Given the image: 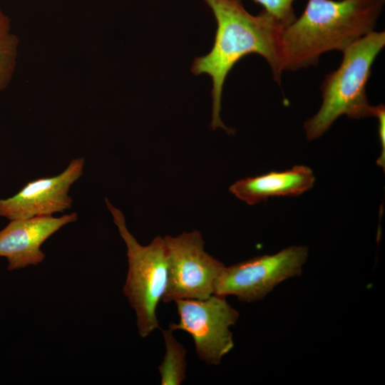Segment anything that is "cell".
<instances>
[{
    "instance_id": "obj_5",
    "label": "cell",
    "mask_w": 385,
    "mask_h": 385,
    "mask_svg": "<svg viewBox=\"0 0 385 385\" xmlns=\"http://www.w3.org/2000/svg\"><path fill=\"white\" fill-rule=\"evenodd\" d=\"M167 250V282L162 301L205 299L214 294L215 282L225 268L205 252L199 231L163 237Z\"/></svg>"
},
{
    "instance_id": "obj_4",
    "label": "cell",
    "mask_w": 385,
    "mask_h": 385,
    "mask_svg": "<svg viewBox=\"0 0 385 385\" xmlns=\"http://www.w3.org/2000/svg\"><path fill=\"white\" fill-rule=\"evenodd\" d=\"M106 205L127 247L128 270L123 292L135 310L142 337L159 328L156 309L165 292L168 258L164 239L156 236L148 245H141L129 232L123 212L108 198Z\"/></svg>"
},
{
    "instance_id": "obj_11",
    "label": "cell",
    "mask_w": 385,
    "mask_h": 385,
    "mask_svg": "<svg viewBox=\"0 0 385 385\" xmlns=\"http://www.w3.org/2000/svg\"><path fill=\"white\" fill-rule=\"evenodd\" d=\"M165 353L158 367L161 385H180L186 378V350L177 341L170 329H162Z\"/></svg>"
},
{
    "instance_id": "obj_13",
    "label": "cell",
    "mask_w": 385,
    "mask_h": 385,
    "mask_svg": "<svg viewBox=\"0 0 385 385\" xmlns=\"http://www.w3.org/2000/svg\"><path fill=\"white\" fill-rule=\"evenodd\" d=\"M263 6L264 10L274 16L282 27L292 23L297 18L293 4L295 0H253Z\"/></svg>"
},
{
    "instance_id": "obj_15",
    "label": "cell",
    "mask_w": 385,
    "mask_h": 385,
    "mask_svg": "<svg viewBox=\"0 0 385 385\" xmlns=\"http://www.w3.org/2000/svg\"><path fill=\"white\" fill-rule=\"evenodd\" d=\"M10 20L0 9V36L9 34Z\"/></svg>"
},
{
    "instance_id": "obj_14",
    "label": "cell",
    "mask_w": 385,
    "mask_h": 385,
    "mask_svg": "<svg viewBox=\"0 0 385 385\" xmlns=\"http://www.w3.org/2000/svg\"><path fill=\"white\" fill-rule=\"evenodd\" d=\"M374 117L378 120V133L381 146V153L376 160V164L384 169L385 168V106L383 103L375 106Z\"/></svg>"
},
{
    "instance_id": "obj_8",
    "label": "cell",
    "mask_w": 385,
    "mask_h": 385,
    "mask_svg": "<svg viewBox=\"0 0 385 385\" xmlns=\"http://www.w3.org/2000/svg\"><path fill=\"white\" fill-rule=\"evenodd\" d=\"M85 159H73L59 175L26 184L14 196L0 198V216L9 220L62 212L72 205L71 186L83 174Z\"/></svg>"
},
{
    "instance_id": "obj_7",
    "label": "cell",
    "mask_w": 385,
    "mask_h": 385,
    "mask_svg": "<svg viewBox=\"0 0 385 385\" xmlns=\"http://www.w3.org/2000/svg\"><path fill=\"white\" fill-rule=\"evenodd\" d=\"M180 317L171 322V331L183 330L193 339L199 359L207 364L218 365L234 347L230 328L240 314L225 297L212 294L205 299H184L174 301Z\"/></svg>"
},
{
    "instance_id": "obj_1",
    "label": "cell",
    "mask_w": 385,
    "mask_h": 385,
    "mask_svg": "<svg viewBox=\"0 0 385 385\" xmlns=\"http://www.w3.org/2000/svg\"><path fill=\"white\" fill-rule=\"evenodd\" d=\"M384 4L385 0H308L302 14L280 31L281 72L314 66L324 53L344 51L375 31Z\"/></svg>"
},
{
    "instance_id": "obj_3",
    "label": "cell",
    "mask_w": 385,
    "mask_h": 385,
    "mask_svg": "<svg viewBox=\"0 0 385 385\" xmlns=\"http://www.w3.org/2000/svg\"><path fill=\"white\" fill-rule=\"evenodd\" d=\"M384 46L385 32L374 31L342 52L340 65L325 76L320 86L319 110L303 124L308 140L321 137L342 115L351 119L374 117L375 106L369 102L366 84Z\"/></svg>"
},
{
    "instance_id": "obj_10",
    "label": "cell",
    "mask_w": 385,
    "mask_h": 385,
    "mask_svg": "<svg viewBox=\"0 0 385 385\" xmlns=\"http://www.w3.org/2000/svg\"><path fill=\"white\" fill-rule=\"evenodd\" d=\"M314 181L311 168L295 165L287 170L239 180L229 190L237 198L253 205L271 197L299 195L312 188Z\"/></svg>"
},
{
    "instance_id": "obj_2",
    "label": "cell",
    "mask_w": 385,
    "mask_h": 385,
    "mask_svg": "<svg viewBox=\"0 0 385 385\" xmlns=\"http://www.w3.org/2000/svg\"><path fill=\"white\" fill-rule=\"evenodd\" d=\"M212 9L217 21L213 46L207 55L195 58L191 68L196 76L206 73L212 80V112L210 127L233 130L220 118L221 100L226 77L242 57L256 53L262 56L271 68L274 81L281 83L279 38L283 28L277 20L264 9L252 15L242 0H203Z\"/></svg>"
},
{
    "instance_id": "obj_6",
    "label": "cell",
    "mask_w": 385,
    "mask_h": 385,
    "mask_svg": "<svg viewBox=\"0 0 385 385\" xmlns=\"http://www.w3.org/2000/svg\"><path fill=\"white\" fill-rule=\"evenodd\" d=\"M308 253L307 247L293 245L225 267L213 294L234 295L245 302L260 300L279 283L300 275Z\"/></svg>"
},
{
    "instance_id": "obj_12",
    "label": "cell",
    "mask_w": 385,
    "mask_h": 385,
    "mask_svg": "<svg viewBox=\"0 0 385 385\" xmlns=\"http://www.w3.org/2000/svg\"><path fill=\"white\" fill-rule=\"evenodd\" d=\"M19 40L8 34L0 36V91L10 83L15 71Z\"/></svg>"
},
{
    "instance_id": "obj_9",
    "label": "cell",
    "mask_w": 385,
    "mask_h": 385,
    "mask_svg": "<svg viewBox=\"0 0 385 385\" xmlns=\"http://www.w3.org/2000/svg\"><path fill=\"white\" fill-rule=\"evenodd\" d=\"M78 220L76 212L61 217L36 216L10 220L0 230V257L7 260L9 271L41 263L46 255L43 243L63 226Z\"/></svg>"
}]
</instances>
